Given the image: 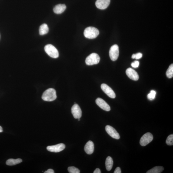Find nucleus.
Returning a JSON list of instances; mask_svg holds the SVG:
<instances>
[{
	"mask_svg": "<svg viewBox=\"0 0 173 173\" xmlns=\"http://www.w3.org/2000/svg\"><path fill=\"white\" fill-rule=\"evenodd\" d=\"M57 98L55 90L53 88H49L43 93L42 98L45 101L51 102L54 101Z\"/></svg>",
	"mask_w": 173,
	"mask_h": 173,
	"instance_id": "f257e3e1",
	"label": "nucleus"
},
{
	"mask_svg": "<svg viewBox=\"0 0 173 173\" xmlns=\"http://www.w3.org/2000/svg\"><path fill=\"white\" fill-rule=\"evenodd\" d=\"M99 34L98 30L93 27H89L86 28L84 32V34L86 38L94 39L96 38Z\"/></svg>",
	"mask_w": 173,
	"mask_h": 173,
	"instance_id": "f03ea898",
	"label": "nucleus"
},
{
	"mask_svg": "<svg viewBox=\"0 0 173 173\" xmlns=\"http://www.w3.org/2000/svg\"><path fill=\"white\" fill-rule=\"evenodd\" d=\"M44 49L48 55L53 58H57L59 56V52L57 49L51 44H48L45 46Z\"/></svg>",
	"mask_w": 173,
	"mask_h": 173,
	"instance_id": "7ed1b4c3",
	"label": "nucleus"
},
{
	"mask_svg": "<svg viewBox=\"0 0 173 173\" xmlns=\"http://www.w3.org/2000/svg\"><path fill=\"white\" fill-rule=\"evenodd\" d=\"M100 60L99 56L96 53H93L86 58V64L88 65L97 64Z\"/></svg>",
	"mask_w": 173,
	"mask_h": 173,
	"instance_id": "20e7f679",
	"label": "nucleus"
},
{
	"mask_svg": "<svg viewBox=\"0 0 173 173\" xmlns=\"http://www.w3.org/2000/svg\"><path fill=\"white\" fill-rule=\"evenodd\" d=\"M109 56L111 60L115 61L117 60L119 55V49L117 45L112 46L110 49Z\"/></svg>",
	"mask_w": 173,
	"mask_h": 173,
	"instance_id": "39448f33",
	"label": "nucleus"
},
{
	"mask_svg": "<svg viewBox=\"0 0 173 173\" xmlns=\"http://www.w3.org/2000/svg\"><path fill=\"white\" fill-rule=\"evenodd\" d=\"M153 139L151 133L148 132L143 135L140 141V144L142 146H145L151 142Z\"/></svg>",
	"mask_w": 173,
	"mask_h": 173,
	"instance_id": "423d86ee",
	"label": "nucleus"
},
{
	"mask_svg": "<svg viewBox=\"0 0 173 173\" xmlns=\"http://www.w3.org/2000/svg\"><path fill=\"white\" fill-rule=\"evenodd\" d=\"M105 131L108 134L113 138L118 139L120 138L118 133L116 129L110 125H107L105 127Z\"/></svg>",
	"mask_w": 173,
	"mask_h": 173,
	"instance_id": "0eeeda50",
	"label": "nucleus"
},
{
	"mask_svg": "<svg viewBox=\"0 0 173 173\" xmlns=\"http://www.w3.org/2000/svg\"><path fill=\"white\" fill-rule=\"evenodd\" d=\"M65 148V145L63 143L49 146L46 148L47 150L50 152L57 153L61 152L64 150Z\"/></svg>",
	"mask_w": 173,
	"mask_h": 173,
	"instance_id": "6e6552de",
	"label": "nucleus"
},
{
	"mask_svg": "<svg viewBox=\"0 0 173 173\" xmlns=\"http://www.w3.org/2000/svg\"><path fill=\"white\" fill-rule=\"evenodd\" d=\"M101 87L105 94L107 95L109 97L112 98H114L116 97L115 93L113 90V89L108 86L105 84H101Z\"/></svg>",
	"mask_w": 173,
	"mask_h": 173,
	"instance_id": "1a4fd4ad",
	"label": "nucleus"
},
{
	"mask_svg": "<svg viewBox=\"0 0 173 173\" xmlns=\"http://www.w3.org/2000/svg\"><path fill=\"white\" fill-rule=\"evenodd\" d=\"M71 112L75 119L80 118L82 116V111L79 106L77 104L73 105L71 108Z\"/></svg>",
	"mask_w": 173,
	"mask_h": 173,
	"instance_id": "9d476101",
	"label": "nucleus"
},
{
	"mask_svg": "<svg viewBox=\"0 0 173 173\" xmlns=\"http://www.w3.org/2000/svg\"><path fill=\"white\" fill-rule=\"evenodd\" d=\"M96 104L103 110L106 111L110 110V106L103 99L100 98H98L96 99Z\"/></svg>",
	"mask_w": 173,
	"mask_h": 173,
	"instance_id": "9b49d317",
	"label": "nucleus"
},
{
	"mask_svg": "<svg viewBox=\"0 0 173 173\" xmlns=\"http://www.w3.org/2000/svg\"><path fill=\"white\" fill-rule=\"evenodd\" d=\"M126 75L130 79L134 81H137L139 79V75L137 72L133 69L129 68L126 70Z\"/></svg>",
	"mask_w": 173,
	"mask_h": 173,
	"instance_id": "f8f14e48",
	"label": "nucleus"
},
{
	"mask_svg": "<svg viewBox=\"0 0 173 173\" xmlns=\"http://www.w3.org/2000/svg\"><path fill=\"white\" fill-rule=\"evenodd\" d=\"M110 2V0H97L96 6L98 9H105L108 7Z\"/></svg>",
	"mask_w": 173,
	"mask_h": 173,
	"instance_id": "ddd939ff",
	"label": "nucleus"
},
{
	"mask_svg": "<svg viewBox=\"0 0 173 173\" xmlns=\"http://www.w3.org/2000/svg\"><path fill=\"white\" fill-rule=\"evenodd\" d=\"M94 143L91 141H89L86 143L84 147V150L86 154L91 155L94 152Z\"/></svg>",
	"mask_w": 173,
	"mask_h": 173,
	"instance_id": "4468645a",
	"label": "nucleus"
},
{
	"mask_svg": "<svg viewBox=\"0 0 173 173\" xmlns=\"http://www.w3.org/2000/svg\"><path fill=\"white\" fill-rule=\"evenodd\" d=\"M66 8V6L64 4H59L56 5L54 8L53 11L55 14H59L64 12Z\"/></svg>",
	"mask_w": 173,
	"mask_h": 173,
	"instance_id": "2eb2a0df",
	"label": "nucleus"
},
{
	"mask_svg": "<svg viewBox=\"0 0 173 173\" xmlns=\"http://www.w3.org/2000/svg\"><path fill=\"white\" fill-rule=\"evenodd\" d=\"M105 167L108 171H110L112 169L113 165V161L110 156H108L106 159L105 162Z\"/></svg>",
	"mask_w": 173,
	"mask_h": 173,
	"instance_id": "dca6fc26",
	"label": "nucleus"
},
{
	"mask_svg": "<svg viewBox=\"0 0 173 173\" xmlns=\"http://www.w3.org/2000/svg\"><path fill=\"white\" fill-rule=\"evenodd\" d=\"M39 34L41 35L46 34L49 31V28L47 25L45 24L42 25L39 28Z\"/></svg>",
	"mask_w": 173,
	"mask_h": 173,
	"instance_id": "f3484780",
	"label": "nucleus"
},
{
	"mask_svg": "<svg viewBox=\"0 0 173 173\" xmlns=\"http://www.w3.org/2000/svg\"><path fill=\"white\" fill-rule=\"evenodd\" d=\"M22 162L21 159H10L6 161V164L9 166L14 165L20 163Z\"/></svg>",
	"mask_w": 173,
	"mask_h": 173,
	"instance_id": "a211bd4d",
	"label": "nucleus"
},
{
	"mask_svg": "<svg viewBox=\"0 0 173 173\" xmlns=\"http://www.w3.org/2000/svg\"><path fill=\"white\" fill-rule=\"evenodd\" d=\"M164 170L162 166H157L150 169L147 172V173H160Z\"/></svg>",
	"mask_w": 173,
	"mask_h": 173,
	"instance_id": "6ab92c4d",
	"label": "nucleus"
},
{
	"mask_svg": "<svg viewBox=\"0 0 173 173\" xmlns=\"http://www.w3.org/2000/svg\"><path fill=\"white\" fill-rule=\"evenodd\" d=\"M166 75L169 78H171L173 76V65L172 64L169 66L166 72Z\"/></svg>",
	"mask_w": 173,
	"mask_h": 173,
	"instance_id": "aec40b11",
	"label": "nucleus"
},
{
	"mask_svg": "<svg viewBox=\"0 0 173 173\" xmlns=\"http://www.w3.org/2000/svg\"><path fill=\"white\" fill-rule=\"evenodd\" d=\"M166 143L169 146L173 145V134L169 135L166 141Z\"/></svg>",
	"mask_w": 173,
	"mask_h": 173,
	"instance_id": "412c9836",
	"label": "nucleus"
},
{
	"mask_svg": "<svg viewBox=\"0 0 173 173\" xmlns=\"http://www.w3.org/2000/svg\"><path fill=\"white\" fill-rule=\"evenodd\" d=\"M69 172L70 173H79L80 171L79 169L74 166L69 167L68 168Z\"/></svg>",
	"mask_w": 173,
	"mask_h": 173,
	"instance_id": "4be33fe9",
	"label": "nucleus"
},
{
	"mask_svg": "<svg viewBox=\"0 0 173 173\" xmlns=\"http://www.w3.org/2000/svg\"><path fill=\"white\" fill-rule=\"evenodd\" d=\"M156 94V92L154 90H152L150 93L148 95V98L150 100L152 101L155 99Z\"/></svg>",
	"mask_w": 173,
	"mask_h": 173,
	"instance_id": "5701e85b",
	"label": "nucleus"
},
{
	"mask_svg": "<svg viewBox=\"0 0 173 173\" xmlns=\"http://www.w3.org/2000/svg\"><path fill=\"white\" fill-rule=\"evenodd\" d=\"M142 56V54L141 53H138L136 54H134L132 56V59H139L141 58Z\"/></svg>",
	"mask_w": 173,
	"mask_h": 173,
	"instance_id": "b1692460",
	"label": "nucleus"
},
{
	"mask_svg": "<svg viewBox=\"0 0 173 173\" xmlns=\"http://www.w3.org/2000/svg\"><path fill=\"white\" fill-rule=\"evenodd\" d=\"M131 65L133 68H138L139 65V62L138 61H135L132 63Z\"/></svg>",
	"mask_w": 173,
	"mask_h": 173,
	"instance_id": "393cba45",
	"label": "nucleus"
},
{
	"mask_svg": "<svg viewBox=\"0 0 173 173\" xmlns=\"http://www.w3.org/2000/svg\"><path fill=\"white\" fill-rule=\"evenodd\" d=\"M114 173H121V168L119 167H117L116 168L114 172Z\"/></svg>",
	"mask_w": 173,
	"mask_h": 173,
	"instance_id": "a878e982",
	"label": "nucleus"
},
{
	"mask_svg": "<svg viewBox=\"0 0 173 173\" xmlns=\"http://www.w3.org/2000/svg\"><path fill=\"white\" fill-rule=\"evenodd\" d=\"M44 173H54V170L52 169H49L48 170L45 171Z\"/></svg>",
	"mask_w": 173,
	"mask_h": 173,
	"instance_id": "bb28decb",
	"label": "nucleus"
},
{
	"mask_svg": "<svg viewBox=\"0 0 173 173\" xmlns=\"http://www.w3.org/2000/svg\"><path fill=\"white\" fill-rule=\"evenodd\" d=\"M94 173H101V172L100 169H99L98 168H96V169L94 171Z\"/></svg>",
	"mask_w": 173,
	"mask_h": 173,
	"instance_id": "cd10ccee",
	"label": "nucleus"
},
{
	"mask_svg": "<svg viewBox=\"0 0 173 173\" xmlns=\"http://www.w3.org/2000/svg\"><path fill=\"white\" fill-rule=\"evenodd\" d=\"M3 132V129L1 126H0V132Z\"/></svg>",
	"mask_w": 173,
	"mask_h": 173,
	"instance_id": "c85d7f7f",
	"label": "nucleus"
},
{
	"mask_svg": "<svg viewBox=\"0 0 173 173\" xmlns=\"http://www.w3.org/2000/svg\"><path fill=\"white\" fill-rule=\"evenodd\" d=\"M78 120L79 121H80V118H78Z\"/></svg>",
	"mask_w": 173,
	"mask_h": 173,
	"instance_id": "c756f323",
	"label": "nucleus"
}]
</instances>
